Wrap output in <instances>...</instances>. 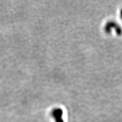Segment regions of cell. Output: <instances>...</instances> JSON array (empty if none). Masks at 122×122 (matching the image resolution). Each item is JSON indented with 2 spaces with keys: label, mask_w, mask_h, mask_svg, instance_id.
<instances>
[{
  "label": "cell",
  "mask_w": 122,
  "mask_h": 122,
  "mask_svg": "<svg viewBox=\"0 0 122 122\" xmlns=\"http://www.w3.org/2000/svg\"><path fill=\"white\" fill-rule=\"evenodd\" d=\"M53 117H54L56 122H64L62 119L63 111L60 108L56 109L52 112Z\"/></svg>",
  "instance_id": "cell-1"
}]
</instances>
